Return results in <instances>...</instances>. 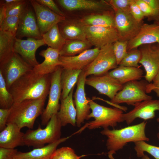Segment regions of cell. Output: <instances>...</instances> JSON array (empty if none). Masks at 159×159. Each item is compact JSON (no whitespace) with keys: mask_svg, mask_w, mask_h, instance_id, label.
<instances>
[{"mask_svg":"<svg viewBox=\"0 0 159 159\" xmlns=\"http://www.w3.org/2000/svg\"><path fill=\"white\" fill-rule=\"evenodd\" d=\"M134 108L128 112L123 114L122 119L128 125L137 118L145 121L153 118L155 111H159V100H145L135 104Z\"/></svg>","mask_w":159,"mask_h":159,"instance_id":"cell-17","label":"cell"},{"mask_svg":"<svg viewBox=\"0 0 159 159\" xmlns=\"http://www.w3.org/2000/svg\"><path fill=\"white\" fill-rule=\"evenodd\" d=\"M141 58V53L137 49L127 52V53L121 60L119 65L130 67H139L138 63Z\"/></svg>","mask_w":159,"mask_h":159,"instance_id":"cell-35","label":"cell"},{"mask_svg":"<svg viewBox=\"0 0 159 159\" xmlns=\"http://www.w3.org/2000/svg\"><path fill=\"white\" fill-rule=\"evenodd\" d=\"M82 71L63 68L61 76V99L65 98L68 95L77 82Z\"/></svg>","mask_w":159,"mask_h":159,"instance_id":"cell-28","label":"cell"},{"mask_svg":"<svg viewBox=\"0 0 159 159\" xmlns=\"http://www.w3.org/2000/svg\"><path fill=\"white\" fill-rule=\"evenodd\" d=\"M80 22L84 26L115 27L114 17L107 14H93L82 18Z\"/></svg>","mask_w":159,"mask_h":159,"instance_id":"cell-30","label":"cell"},{"mask_svg":"<svg viewBox=\"0 0 159 159\" xmlns=\"http://www.w3.org/2000/svg\"><path fill=\"white\" fill-rule=\"evenodd\" d=\"M46 99L14 103L10 108L7 123L15 124L21 129L25 127L32 129L36 119L43 112Z\"/></svg>","mask_w":159,"mask_h":159,"instance_id":"cell-3","label":"cell"},{"mask_svg":"<svg viewBox=\"0 0 159 159\" xmlns=\"http://www.w3.org/2000/svg\"><path fill=\"white\" fill-rule=\"evenodd\" d=\"M115 28L119 40L129 41L138 33L142 25L137 22L130 12L120 10H115Z\"/></svg>","mask_w":159,"mask_h":159,"instance_id":"cell-10","label":"cell"},{"mask_svg":"<svg viewBox=\"0 0 159 159\" xmlns=\"http://www.w3.org/2000/svg\"><path fill=\"white\" fill-rule=\"evenodd\" d=\"M128 41L118 40L113 43L114 52L118 65L127 52Z\"/></svg>","mask_w":159,"mask_h":159,"instance_id":"cell-38","label":"cell"},{"mask_svg":"<svg viewBox=\"0 0 159 159\" xmlns=\"http://www.w3.org/2000/svg\"><path fill=\"white\" fill-rule=\"evenodd\" d=\"M85 84L95 89L100 94L107 96L111 100L122 90L123 86L108 73L101 76H93L86 78Z\"/></svg>","mask_w":159,"mask_h":159,"instance_id":"cell-14","label":"cell"},{"mask_svg":"<svg viewBox=\"0 0 159 159\" xmlns=\"http://www.w3.org/2000/svg\"><path fill=\"white\" fill-rule=\"evenodd\" d=\"M10 109L0 108V131L6 127L7 120L10 112Z\"/></svg>","mask_w":159,"mask_h":159,"instance_id":"cell-46","label":"cell"},{"mask_svg":"<svg viewBox=\"0 0 159 159\" xmlns=\"http://www.w3.org/2000/svg\"><path fill=\"white\" fill-rule=\"evenodd\" d=\"M108 73L123 85L131 81L140 80L143 74V71L139 67L120 66Z\"/></svg>","mask_w":159,"mask_h":159,"instance_id":"cell-27","label":"cell"},{"mask_svg":"<svg viewBox=\"0 0 159 159\" xmlns=\"http://www.w3.org/2000/svg\"><path fill=\"white\" fill-rule=\"evenodd\" d=\"M157 121L158 122L159 125H158V132L157 134V137L158 138V140L159 141V117H158L157 119Z\"/></svg>","mask_w":159,"mask_h":159,"instance_id":"cell-50","label":"cell"},{"mask_svg":"<svg viewBox=\"0 0 159 159\" xmlns=\"http://www.w3.org/2000/svg\"><path fill=\"white\" fill-rule=\"evenodd\" d=\"M155 12L157 17L159 11V0H144Z\"/></svg>","mask_w":159,"mask_h":159,"instance_id":"cell-47","label":"cell"},{"mask_svg":"<svg viewBox=\"0 0 159 159\" xmlns=\"http://www.w3.org/2000/svg\"><path fill=\"white\" fill-rule=\"evenodd\" d=\"M29 1L34 9L37 24L42 36L54 26L66 19L39 3L36 0H31Z\"/></svg>","mask_w":159,"mask_h":159,"instance_id":"cell-13","label":"cell"},{"mask_svg":"<svg viewBox=\"0 0 159 159\" xmlns=\"http://www.w3.org/2000/svg\"><path fill=\"white\" fill-rule=\"evenodd\" d=\"M92 45L87 40H66L59 51L60 56H72L90 49Z\"/></svg>","mask_w":159,"mask_h":159,"instance_id":"cell-29","label":"cell"},{"mask_svg":"<svg viewBox=\"0 0 159 159\" xmlns=\"http://www.w3.org/2000/svg\"><path fill=\"white\" fill-rule=\"evenodd\" d=\"M19 0H0V4L4 5L6 8L15 4L18 2Z\"/></svg>","mask_w":159,"mask_h":159,"instance_id":"cell-49","label":"cell"},{"mask_svg":"<svg viewBox=\"0 0 159 159\" xmlns=\"http://www.w3.org/2000/svg\"><path fill=\"white\" fill-rule=\"evenodd\" d=\"M39 55L44 58V61L33 67V70L41 75L52 74L61 65L59 57V51L49 47L42 50Z\"/></svg>","mask_w":159,"mask_h":159,"instance_id":"cell-21","label":"cell"},{"mask_svg":"<svg viewBox=\"0 0 159 159\" xmlns=\"http://www.w3.org/2000/svg\"><path fill=\"white\" fill-rule=\"evenodd\" d=\"M16 37L19 39L24 37L37 39H42L35 15L29 6V4L20 16L19 23Z\"/></svg>","mask_w":159,"mask_h":159,"instance_id":"cell-15","label":"cell"},{"mask_svg":"<svg viewBox=\"0 0 159 159\" xmlns=\"http://www.w3.org/2000/svg\"><path fill=\"white\" fill-rule=\"evenodd\" d=\"M45 44L43 39L28 38L23 40L16 37L14 51L34 67L39 64L35 56L36 51L39 47Z\"/></svg>","mask_w":159,"mask_h":159,"instance_id":"cell-16","label":"cell"},{"mask_svg":"<svg viewBox=\"0 0 159 159\" xmlns=\"http://www.w3.org/2000/svg\"><path fill=\"white\" fill-rule=\"evenodd\" d=\"M132 0H109L105 1L114 10H120L129 12L130 5Z\"/></svg>","mask_w":159,"mask_h":159,"instance_id":"cell-40","label":"cell"},{"mask_svg":"<svg viewBox=\"0 0 159 159\" xmlns=\"http://www.w3.org/2000/svg\"><path fill=\"white\" fill-rule=\"evenodd\" d=\"M85 28L87 39L95 48L100 49L119 40L115 27L85 26Z\"/></svg>","mask_w":159,"mask_h":159,"instance_id":"cell-11","label":"cell"},{"mask_svg":"<svg viewBox=\"0 0 159 159\" xmlns=\"http://www.w3.org/2000/svg\"><path fill=\"white\" fill-rule=\"evenodd\" d=\"M74 88L67 97L61 99L59 109L57 115L62 127L68 124L74 126L76 125L77 111L72 98Z\"/></svg>","mask_w":159,"mask_h":159,"instance_id":"cell-25","label":"cell"},{"mask_svg":"<svg viewBox=\"0 0 159 159\" xmlns=\"http://www.w3.org/2000/svg\"><path fill=\"white\" fill-rule=\"evenodd\" d=\"M130 13L135 19L137 22L141 23L145 16L136 3L135 0H132L130 6Z\"/></svg>","mask_w":159,"mask_h":159,"instance_id":"cell-41","label":"cell"},{"mask_svg":"<svg viewBox=\"0 0 159 159\" xmlns=\"http://www.w3.org/2000/svg\"><path fill=\"white\" fill-rule=\"evenodd\" d=\"M33 68L32 66L14 52L0 61V72L8 90L16 81Z\"/></svg>","mask_w":159,"mask_h":159,"instance_id":"cell-6","label":"cell"},{"mask_svg":"<svg viewBox=\"0 0 159 159\" xmlns=\"http://www.w3.org/2000/svg\"><path fill=\"white\" fill-rule=\"evenodd\" d=\"M117 65L113 44H110L101 48L95 58L82 70L86 77L91 75L99 76L107 73Z\"/></svg>","mask_w":159,"mask_h":159,"instance_id":"cell-8","label":"cell"},{"mask_svg":"<svg viewBox=\"0 0 159 159\" xmlns=\"http://www.w3.org/2000/svg\"><path fill=\"white\" fill-rule=\"evenodd\" d=\"M64 9L68 11L86 10L103 11L110 6L106 1L92 0H58L56 1Z\"/></svg>","mask_w":159,"mask_h":159,"instance_id":"cell-23","label":"cell"},{"mask_svg":"<svg viewBox=\"0 0 159 159\" xmlns=\"http://www.w3.org/2000/svg\"><path fill=\"white\" fill-rule=\"evenodd\" d=\"M62 127L57 115H54L45 128L42 129L39 125L37 129H29L24 133V145L37 148L44 146L46 144L55 142L61 138Z\"/></svg>","mask_w":159,"mask_h":159,"instance_id":"cell-4","label":"cell"},{"mask_svg":"<svg viewBox=\"0 0 159 159\" xmlns=\"http://www.w3.org/2000/svg\"><path fill=\"white\" fill-rule=\"evenodd\" d=\"M52 74H40L33 69L21 76L9 90L14 103L27 100L46 98L49 92Z\"/></svg>","mask_w":159,"mask_h":159,"instance_id":"cell-1","label":"cell"},{"mask_svg":"<svg viewBox=\"0 0 159 159\" xmlns=\"http://www.w3.org/2000/svg\"><path fill=\"white\" fill-rule=\"evenodd\" d=\"M62 69L60 66L52 74L48 102L41 115V123L42 125H46L52 117L57 114L59 110V101L62 91L61 76Z\"/></svg>","mask_w":159,"mask_h":159,"instance_id":"cell-9","label":"cell"},{"mask_svg":"<svg viewBox=\"0 0 159 159\" xmlns=\"http://www.w3.org/2000/svg\"><path fill=\"white\" fill-rule=\"evenodd\" d=\"M135 1L145 16L156 17L154 11L144 0H135Z\"/></svg>","mask_w":159,"mask_h":159,"instance_id":"cell-43","label":"cell"},{"mask_svg":"<svg viewBox=\"0 0 159 159\" xmlns=\"http://www.w3.org/2000/svg\"><path fill=\"white\" fill-rule=\"evenodd\" d=\"M87 77L82 70L77 82V87L74 95V104L77 111L76 125L80 127L85 120H88L90 113V99L87 98L85 91Z\"/></svg>","mask_w":159,"mask_h":159,"instance_id":"cell-12","label":"cell"},{"mask_svg":"<svg viewBox=\"0 0 159 159\" xmlns=\"http://www.w3.org/2000/svg\"><path fill=\"white\" fill-rule=\"evenodd\" d=\"M58 24L60 32L66 40L87 39L85 26L80 22L72 23L65 19Z\"/></svg>","mask_w":159,"mask_h":159,"instance_id":"cell-26","label":"cell"},{"mask_svg":"<svg viewBox=\"0 0 159 159\" xmlns=\"http://www.w3.org/2000/svg\"><path fill=\"white\" fill-rule=\"evenodd\" d=\"M14 103L12 96L7 89L5 80L0 72V107L10 109Z\"/></svg>","mask_w":159,"mask_h":159,"instance_id":"cell-33","label":"cell"},{"mask_svg":"<svg viewBox=\"0 0 159 159\" xmlns=\"http://www.w3.org/2000/svg\"><path fill=\"white\" fill-rule=\"evenodd\" d=\"M140 50L141 58L139 63L144 67L146 72L144 77L149 83L159 70V47L148 46Z\"/></svg>","mask_w":159,"mask_h":159,"instance_id":"cell-18","label":"cell"},{"mask_svg":"<svg viewBox=\"0 0 159 159\" xmlns=\"http://www.w3.org/2000/svg\"><path fill=\"white\" fill-rule=\"evenodd\" d=\"M69 138H61L55 142L41 148H35L28 152L18 151L14 159H51L57 146Z\"/></svg>","mask_w":159,"mask_h":159,"instance_id":"cell-24","label":"cell"},{"mask_svg":"<svg viewBox=\"0 0 159 159\" xmlns=\"http://www.w3.org/2000/svg\"><path fill=\"white\" fill-rule=\"evenodd\" d=\"M159 45V24H144L137 35L128 42L127 52L145 44Z\"/></svg>","mask_w":159,"mask_h":159,"instance_id":"cell-19","label":"cell"},{"mask_svg":"<svg viewBox=\"0 0 159 159\" xmlns=\"http://www.w3.org/2000/svg\"><path fill=\"white\" fill-rule=\"evenodd\" d=\"M134 149L137 156L142 157L146 152L152 155L155 159H159V146L149 144L144 141H139L134 143Z\"/></svg>","mask_w":159,"mask_h":159,"instance_id":"cell-34","label":"cell"},{"mask_svg":"<svg viewBox=\"0 0 159 159\" xmlns=\"http://www.w3.org/2000/svg\"><path fill=\"white\" fill-rule=\"evenodd\" d=\"M18 151L15 148L0 147V159H14Z\"/></svg>","mask_w":159,"mask_h":159,"instance_id":"cell-45","label":"cell"},{"mask_svg":"<svg viewBox=\"0 0 159 159\" xmlns=\"http://www.w3.org/2000/svg\"><path fill=\"white\" fill-rule=\"evenodd\" d=\"M157 18L158 19V23L159 24V11L157 17Z\"/></svg>","mask_w":159,"mask_h":159,"instance_id":"cell-51","label":"cell"},{"mask_svg":"<svg viewBox=\"0 0 159 159\" xmlns=\"http://www.w3.org/2000/svg\"><path fill=\"white\" fill-rule=\"evenodd\" d=\"M15 38L10 33L0 31V61L14 52Z\"/></svg>","mask_w":159,"mask_h":159,"instance_id":"cell-32","label":"cell"},{"mask_svg":"<svg viewBox=\"0 0 159 159\" xmlns=\"http://www.w3.org/2000/svg\"><path fill=\"white\" fill-rule=\"evenodd\" d=\"M152 81V83H148L147 85L146 92L148 94L151 92L152 91H153L159 97V70Z\"/></svg>","mask_w":159,"mask_h":159,"instance_id":"cell-44","label":"cell"},{"mask_svg":"<svg viewBox=\"0 0 159 159\" xmlns=\"http://www.w3.org/2000/svg\"><path fill=\"white\" fill-rule=\"evenodd\" d=\"M89 104L92 112L87 120L94 118V120L89 122L85 127L90 130L100 127L104 129L109 127H114L118 123L124 122L123 112L121 109L106 107L99 104L90 99Z\"/></svg>","mask_w":159,"mask_h":159,"instance_id":"cell-5","label":"cell"},{"mask_svg":"<svg viewBox=\"0 0 159 159\" xmlns=\"http://www.w3.org/2000/svg\"><path fill=\"white\" fill-rule=\"evenodd\" d=\"M36 1L58 14L65 17L64 13L60 10L54 1L52 0H36Z\"/></svg>","mask_w":159,"mask_h":159,"instance_id":"cell-42","label":"cell"},{"mask_svg":"<svg viewBox=\"0 0 159 159\" xmlns=\"http://www.w3.org/2000/svg\"><path fill=\"white\" fill-rule=\"evenodd\" d=\"M147 122L143 121L138 124L119 129L110 130L104 129L101 133L107 137L106 146L108 156L110 159H115L113 155L122 149L128 143L139 141H149L145 130Z\"/></svg>","mask_w":159,"mask_h":159,"instance_id":"cell-2","label":"cell"},{"mask_svg":"<svg viewBox=\"0 0 159 159\" xmlns=\"http://www.w3.org/2000/svg\"><path fill=\"white\" fill-rule=\"evenodd\" d=\"M20 18V16H7L0 24V31L10 33L16 36Z\"/></svg>","mask_w":159,"mask_h":159,"instance_id":"cell-36","label":"cell"},{"mask_svg":"<svg viewBox=\"0 0 159 159\" xmlns=\"http://www.w3.org/2000/svg\"><path fill=\"white\" fill-rule=\"evenodd\" d=\"M29 1L19 0L13 5L6 8V16H19L23 13Z\"/></svg>","mask_w":159,"mask_h":159,"instance_id":"cell-39","label":"cell"},{"mask_svg":"<svg viewBox=\"0 0 159 159\" xmlns=\"http://www.w3.org/2000/svg\"><path fill=\"white\" fill-rule=\"evenodd\" d=\"M16 125L7 123L5 128L0 133V147L15 148L18 146L24 145V133Z\"/></svg>","mask_w":159,"mask_h":159,"instance_id":"cell-22","label":"cell"},{"mask_svg":"<svg viewBox=\"0 0 159 159\" xmlns=\"http://www.w3.org/2000/svg\"><path fill=\"white\" fill-rule=\"evenodd\" d=\"M148 83L145 80H134L123 85V88L118 92L110 102L114 104L125 103L134 105L145 100L152 99V97L146 92V86Z\"/></svg>","mask_w":159,"mask_h":159,"instance_id":"cell-7","label":"cell"},{"mask_svg":"<svg viewBox=\"0 0 159 159\" xmlns=\"http://www.w3.org/2000/svg\"><path fill=\"white\" fill-rule=\"evenodd\" d=\"M85 156H78L72 148L64 147L57 149L51 159H80Z\"/></svg>","mask_w":159,"mask_h":159,"instance_id":"cell-37","label":"cell"},{"mask_svg":"<svg viewBox=\"0 0 159 159\" xmlns=\"http://www.w3.org/2000/svg\"><path fill=\"white\" fill-rule=\"evenodd\" d=\"M45 44L52 49L60 51L66 42L61 34L58 24H56L42 35Z\"/></svg>","mask_w":159,"mask_h":159,"instance_id":"cell-31","label":"cell"},{"mask_svg":"<svg viewBox=\"0 0 159 159\" xmlns=\"http://www.w3.org/2000/svg\"><path fill=\"white\" fill-rule=\"evenodd\" d=\"M6 17V8L4 5L0 4V24Z\"/></svg>","mask_w":159,"mask_h":159,"instance_id":"cell-48","label":"cell"},{"mask_svg":"<svg viewBox=\"0 0 159 159\" xmlns=\"http://www.w3.org/2000/svg\"><path fill=\"white\" fill-rule=\"evenodd\" d=\"M100 49L95 48L87 50L76 56H60L61 66L64 69L82 70L94 60Z\"/></svg>","mask_w":159,"mask_h":159,"instance_id":"cell-20","label":"cell"}]
</instances>
